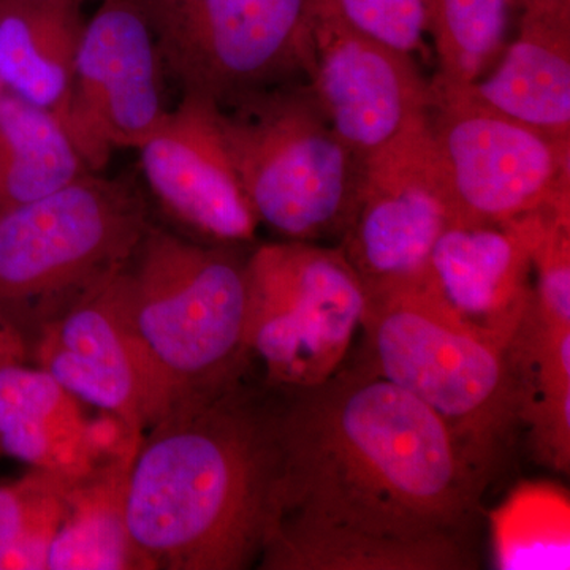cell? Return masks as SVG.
I'll list each match as a JSON object with an SVG mask.
<instances>
[{
  "instance_id": "2e32d148",
  "label": "cell",
  "mask_w": 570,
  "mask_h": 570,
  "mask_svg": "<svg viewBox=\"0 0 570 570\" xmlns=\"http://www.w3.org/2000/svg\"><path fill=\"white\" fill-rule=\"evenodd\" d=\"M519 32L472 89L509 118L570 138V0H519Z\"/></svg>"
},
{
  "instance_id": "8992f818",
  "label": "cell",
  "mask_w": 570,
  "mask_h": 570,
  "mask_svg": "<svg viewBox=\"0 0 570 570\" xmlns=\"http://www.w3.org/2000/svg\"><path fill=\"white\" fill-rule=\"evenodd\" d=\"M151 225L132 184L94 174L0 209V305L32 337L45 318L126 265Z\"/></svg>"
},
{
  "instance_id": "9c48e42d",
  "label": "cell",
  "mask_w": 570,
  "mask_h": 570,
  "mask_svg": "<svg viewBox=\"0 0 570 570\" xmlns=\"http://www.w3.org/2000/svg\"><path fill=\"white\" fill-rule=\"evenodd\" d=\"M164 71L217 107L306 80L311 0H137Z\"/></svg>"
},
{
  "instance_id": "9a60e30c",
  "label": "cell",
  "mask_w": 570,
  "mask_h": 570,
  "mask_svg": "<svg viewBox=\"0 0 570 570\" xmlns=\"http://www.w3.org/2000/svg\"><path fill=\"white\" fill-rule=\"evenodd\" d=\"M542 212L491 225H450L431 250L422 287L449 317L508 347L532 296V255L551 217Z\"/></svg>"
},
{
  "instance_id": "52a82bcc",
  "label": "cell",
  "mask_w": 570,
  "mask_h": 570,
  "mask_svg": "<svg viewBox=\"0 0 570 570\" xmlns=\"http://www.w3.org/2000/svg\"><path fill=\"white\" fill-rule=\"evenodd\" d=\"M247 354L265 384L314 387L344 365L366 291L341 246H258L247 255Z\"/></svg>"
},
{
  "instance_id": "44dd1931",
  "label": "cell",
  "mask_w": 570,
  "mask_h": 570,
  "mask_svg": "<svg viewBox=\"0 0 570 570\" xmlns=\"http://www.w3.org/2000/svg\"><path fill=\"white\" fill-rule=\"evenodd\" d=\"M134 456L105 461L67 489L66 517L48 570H141L126 519Z\"/></svg>"
},
{
  "instance_id": "e0dca14e",
  "label": "cell",
  "mask_w": 570,
  "mask_h": 570,
  "mask_svg": "<svg viewBox=\"0 0 570 570\" xmlns=\"http://www.w3.org/2000/svg\"><path fill=\"white\" fill-rule=\"evenodd\" d=\"M0 448L69 483L102 464L81 401L29 363L0 367Z\"/></svg>"
},
{
  "instance_id": "ffe728a7",
  "label": "cell",
  "mask_w": 570,
  "mask_h": 570,
  "mask_svg": "<svg viewBox=\"0 0 570 570\" xmlns=\"http://www.w3.org/2000/svg\"><path fill=\"white\" fill-rule=\"evenodd\" d=\"M521 428L539 464L570 471V325L540 318L531 303L505 347Z\"/></svg>"
},
{
  "instance_id": "6da1fadb",
  "label": "cell",
  "mask_w": 570,
  "mask_h": 570,
  "mask_svg": "<svg viewBox=\"0 0 570 570\" xmlns=\"http://www.w3.org/2000/svg\"><path fill=\"white\" fill-rule=\"evenodd\" d=\"M277 390L275 520L392 539L468 540L487 487L419 397L362 362L314 387Z\"/></svg>"
},
{
  "instance_id": "484cf974",
  "label": "cell",
  "mask_w": 570,
  "mask_h": 570,
  "mask_svg": "<svg viewBox=\"0 0 570 570\" xmlns=\"http://www.w3.org/2000/svg\"><path fill=\"white\" fill-rule=\"evenodd\" d=\"M531 307L550 324L570 325V216L551 217L535 246Z\"/></svg>"
},
{
  "instance_id": "f546056e",
  "label": "cell",
  "mask_w": 570,
  "mask_h": 570,
  "mask_svg": "<svg viewBox=\"0 0 570 570\" xmlns=\"http://www.w3.org/2000/svg\"><path fill=\"white\" fill-rule=\"evenodd\" d=\"M2 453H3V452H2V448H0V456H2Z\"/></svg>"
},
{
  "instance_id": "7a4b0ae2",
  "label": "cell",
  "mask_w": 570,
  "mask_h": 570,
  "mask_svg": "<svg viewBox=\"0 0 570 570\" xmlns=\"http://www.w3.org/2000/svg\"><path fill=\"white\" fill-rule=\"evenodd\" d=\"M250 374L142 434L126 497L141 570H245L261 560L276 517L279 390Z\"/></svg>"
},
{
  "instance_id": "f1b7e54d",
  "label": "cell",
  "mask_w": 570,
  "mask_h": 570,
  "mask_svg": "<svg viewBox=\"0 0 570 570\" xmlns=\"http://www.w3.org/2000/svg\"><path fill=\"white\" fill-rule=\"evenodd\" d=\"M3 91H6V88H3L2 80H0V96H2Z\"/></svg>"
},
{
  "instance_id": "4dcf8cb0",
  "label": "cell",
  "mask_w": 570,
  "mask_h": 570,
  "mask_svg": "<svg viewBox=\"0 0 570 570\" xmlns=\"http://www.w3.org/2000/svg\"><path fill=\"white\" fill-rule=\"evenodd\" d=\"M80 2L85 3V2H86V0H80Z\"/></svg>"
},
{
  "instance_id": "7c38bea8",
  "label": "cell",
  "mask_w": 570,
  "mask_h": 570,
  "mask_svg": "<svg viewBox=\"0 0 570 570\" xmlns=\"http://www.w3.org/2000/svg\"><path fill=\"white\" fill-rule=\"evenodd\" d=\"M306 81L333 130L362 159L425 118L431 102L417 58L360 31L335 0H311Z\"/></svg>"
},
{
  "instance_id": "277c9868",
  "label": "cell",
  "mask_w": 570,
  "mask_h": 570,
  "mask_svg": "<svg viewBox=\"0 0 570 570\" xmlns=\"http://www.w3.org/2000/svg\"><path fill=\"white\" fill-rule=\"evenodd\" d=\"M422 275L366 292L358 362L436 412L489 489L521 430L505 352L431 302Z\"/></svg>"
},
{
  "instance_id": "d4e9b609",
  "label": "cell",
  "mask_w": 570,
  "mask_h": 570,
  "mask_svg": "<svg viewBox=\"0 0 570 570\" xmlns=\"http://www.w3.org/2000/svg\"><path fill=\"white\" fill-rule=\"evenodd\" d=\"M69 485L39 469L0 485V570H48Z\"/></svg>"
},
{
  "instance_id": "3957f363",
  "label": "cell",
  "mask_w": 570,
  "mask_h": 570,
  "mask_svg": "<svg viewBox=\"0 0 570 570\" xmlns=\"http://www.w3.org/2000/svg\"><path fill=\"white\" fill-rule=\"evenodd\" d=\"M151 225L124 268V309L153 393L154 422L253 371L247 255Z\"/></svg>"
},
{
  "instance_id": "8fae6325",
  "label": "cell",
  "mask_w": 570,
  "mask_h": 570,
  "mask_svg": "<svg viewBox=\"0 0 570 570\" xmlns=\"http://www.w3.org/2000/svg\"><path fill=\"white\" fill-rule=\"evenodd\" d=\"M85 22L62 127L92 174L115 149H138L168 111L164 67L137 0H99Z\"/></svg>"
},
{
  "instance_id": "ba28073f",
  "label": "cell",
  "mask_w": 570,
  "mask_h": 570,
  "mask_svg": "<svg viewBox=\"0 0 570 570\" xmlns=\"http://www.w3.org/2000/svg\"><path fill=\"white\" fill-rule=\"evenodd\" d=\"M428 124L455 224L491 225L542 212L570 214V138L494 110L472 86L434 77Z\"/></svg>"
},
{
  "instance_id": "83f0119b",
  "label": "cell",
  "mask_w": 570,
  "mask_h": 570,
  "mask_svg": "<svg viewBox=\"0 0 570 570\" xmlns=\"http://www.w3.org/2000/svg\"><path fill=\"white\" fill-rule=\"evenodd\" d=\"M31 335L24 325L0 305V367L31 360Z\"/></svg>"
},
{
  "instance_id": "30bf717a",
  "label": "cell",
  "mask_w": 570,
  "mask_h": 570,
  "mask_svg": "<svg viewBox=\"0 0 570 570\" xmlns=\"http://www.w3.org/2000/svg\"><path fill=\"white\" fill-rule=\"evenodd\" d=\"M453 224L426 115L363 159L354 214L337 246L373 292L417 279Z\"/></svg>"
},
{
  "instance_id": "603a6c76",
  "label": "cell",
  "mask_w": 570,
  "mask_h": 570,
  "mask_svg": "<svg viewBox=\"0 0 570 570\" xmlns=\"http://www.w3.org/2000/svg\"><path fill=\"white\" fill-rule=\"evenodd\" d=\"M491 554L501 570L570 568V497L550 480H523L490 512Z\"/></svg>"
},
{
  "instance_id": "d6986e66",
  "label": "cell",
  "mask_w": 570,
  "mask_h": 570,
  "mask_svg": "<svg viewBox=\"0 0 570 570\" xmlns=\"http://www.w3.org/2000/svg\"><path fill=\"white\" fill-rule=\"evenodd\" d=\"M80 0H0V80L62 124L85 18Z\"/></svg>"
},
{
  "instance_id": "cb8c5ba5",
  "label": "cell",
  "mask_w": 570,
  "mask_h": 570,
  "mask_svg": "<svg viewBox=\"0 0 570 570\" xmlns=\"http://www.w3.org/2000/svg\"><path fill=\"white\" fill-rule=\"evenodd\" d=\"M422 6L436 77L463 86L485 77L508 45L510 0H422Z\"/></svg>"
},
{
  "instance_id": "ac0fdd59",
  "label": "cell",
  "mask_w": 570,
  "mask_h": 570,
  "mask_svg": "<svg viewBox=\"0 0 570 570\" xmlns=\"http://www.w3.org/2000/svg\"><path fill=\"white\" fill-rule=\"evenodd\" d=\"M262 570H468L478 568L468 540L392 539L281 517L265 540Z\"/></svg>"
},
{
  "instance_id": "5bb4252c",
  "label": "cell",
  "mask_w": 570,
  "mask_h": 570,
  "mask_svg": "<svg viewBox=\"0 0 570 570\" xmlns=\"http://www.w3.org/2000/svg\"><path fill=\"white\" fill-rule=\"evenodd\" d=\"M146 184L165 213L204 242L242 246L258 220L247 200L219 124V108L183 94L140 148Z\"/></svg>"
},
{
  "instance_id": "5b68a950",
  "label": "cell",
  "mask_w": 570,
  "mask_h": 570,
  "mask_svg": "<svg viewBox=\"0 0 570 570\" xmlns=\"http://www.w3.org/2000/svg\"><path fill=\"white\" fill-rule=\"evenodd\" d=\"M217 108L258 224L294 242L340 243L354 214L363 159L333 130L307 81Z\"/></svg>"
},
{
  "instance_id": "4fadbf2b",
  "label": "cell",
  "mask_w": 570,
  "mask_h": 570,
  "mask_svg": "<svg viewBox=\"0 0 570 570\" xmlns=\"http://www.w3.org/2000/svg\"><path fill=\"white\" fill-rule=\"evenodd\" d=\"M126 265L45 318L33 332L31 360L81 403L115 415L141 439L153 425L154 404L124 309Z\"/></svg>"
},
{
  "instance_id": "4316f807",
  "label": "cell",
  "mask_w": 570,
  "mask_h": 570,
  "mask_svg": "<svg viewBox=\"0 0 570 570\" xmlns=\"http://www.w3.org/2000/svg\"><path fill=\"white\" fill-rule=\"evenodd\" d=\"M355 28L409 55L431 59L422 0H335Z\"/></svg>"
},
{
  "instance_id": "7402d4cb",
  "label": "cell",
  "mask_w": 570,
  "mask_h": 570,
  "mask_svg": "<svg viewBox=\"0 0 570 570\" xmlns=\"http://www.w3.org/2000/svg\"><path fill=\"white\" fill-rule=\"evenodd\" d=\"M92 174L55 115L0 96V209L39 200Z\"/></svg>"
}]
</instances>
